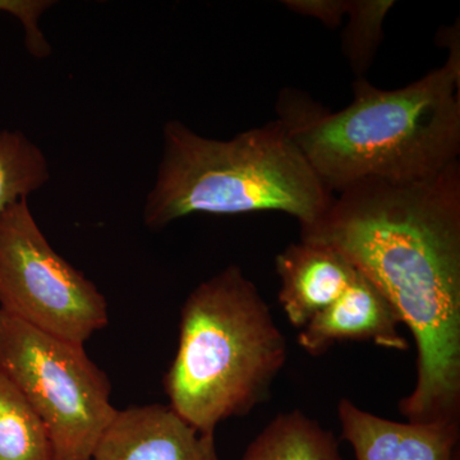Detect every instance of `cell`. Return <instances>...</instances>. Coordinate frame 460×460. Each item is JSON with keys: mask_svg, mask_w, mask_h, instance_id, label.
Returning a JSON list of instances; mask_svg holds the SVG:
<instances>
[{"mask_svg": "<svg viewBox=\"0 0 460 460\" xmlns=\"http://www.w3.org/2000/svg\"><path fill=\"white\" fill-rule=\"evenodd\" d=\"M301 239L347 257L410 329L417 376L399 402L404 419L460 423L459 162L420 180L353 184Z\"/></svg>", "mask_w": 460, "mask_h": 460, "instance_id": "cell-1", "label": "cell"}, {"mask_svg": "<svg viewBox=\"0 0 460 460\" xmlns=\"http://www.w3.org/2000/svg\"><path fill=\"white\" fill-rule=\"evenodd\" d=\"M341 438L357 460H456L460 436L456 422H399L362 410L341 398Z\"/></svg>", "mask_w": 460, "mask_h": 460, "instance_id": "cell-8", "label": "cell"}, {"mask_svg": "<svg viewBox=\"0 0 460 460\" xmlns=\"http://www.w3.org/2000/svg\"><path fill=\"white\" fill-rule=\"evenodd\" d=\"M50 180L49 164L38 145L20 129L0 131V213L41 190Z\"/></svg>", "mask_w": 460, "mask_h": 460, "instance_id": "cell-13", "label": "cell"}, {"mask_svg": "<svg viewBox=\"0 0 460 460\" xmlns=\"http://www.w3.org/2000/svg\"><path fill=\"white\" fill-rule=\"evenodd\" d=\"M0 371L40 417L53 460H93L118 410L107 374L84 345L51 337L0 311Z\"/></svg>", "mask_w": 460, "mask_h": 460, "instance_id": "cell-5", "label": "cell"}, {"mask_svg": "<svg viewBox=\"0 0 460 460\" xmlns=\"http://www.w3.org/2000/svg\"><path fill=\"white\" fill-rule=\"evenodd\" d=\"M0 460H53L47 428L23 393L2 371Z\"/></svg>", "mask_w": 460, "mask_h": 460, "instance_id": "cell-12", "label": "cell"}, {"mask_svg": "<svg viewBox=\"0 0 460 460\" xmlns=\"http://www.w3.org/2000/svg\"><path fill=\"white\" fill-rule=\"evenodd\" d=\"M393 0H349L343 51L357 78H365L384 38V21Z\"/></svg>", "mask_w": 460, "mask_h": 460, "instance_id": "cell-14", "label": "cell"}, {"mask_svg": "<svg viewBox=\"0 0 460 460\" xmlns=\"http://www.w3.org/2000/svg\"><path fill=\"white\" fill-rule=\"evenodd\" d=\"M93 460H222L215 434H204L169 404L118 410Z\"/></svg>", "mask_w": 460, "mask_h": 460, "instance_id": "cell-7", "label": "cell"}, {"mask_svg": "<svg viewBox=\"0 0 460 460\" xmlns=\"http://www.w3.org/2000/svg\"><path fill=\"white\" fill-rule=\"evenodd\" d=\"M287 356L265 299L230 265L199 284L181 307L177 353L163 381L169 405L199 431L215 434L269 398Z\"/></svg>", "mask_w": 460, "mask_h": 460, "instance_id": "cell-4", "label": "cell"}, {"mask_svg": "<svg viewBox=\"0 0 460 460\" xmlns=\"http://www.w3.org/2000/svg\"><path fill=\"white\" fill-rule=\"evenodd\" d=\"M242 460H345L319 420L295 410L279 413L251 441Z\"/></svg>", "mask_w": 460, "mask_h": 460, "instance_id": "cell-11", "label": "cell"}, {"mask_svg": "<svg viewBox=\"0 0 460 460\" xmlns=\"http://www.w3.org/2000/svg\"><path fill=\"white\" fill-rule=\"evenodd\" d=\"M279 304L290 325L301 330L334 304L359 271L335 248L299 239L275 259Z\"/></svg>", "mask_w": 460, "mask_h": 460, "instance_id": "cell-10", "label": "cell"}, {"mask_svg": "<svg viewBox=\"0 0 460 460\" xmlns=\"http://www.w3.org/2000/svg\"><path fill=\"white\" fill-rule=\"evenodd\" d=\"M394 308L359 272L358 278L299 332V347L310 356H321L341 341H372L386 349H410L407 339L399 332L401 325Z\"/></svg>", "mask_w": 460, "mask_h": 460, "instance_id": "cell-9", "label": "cell"}, {"mask_svg": "<svg viewBox=\"0 0 460 460\" xmlns=\"http://www.w3.org/2000/svg\"><path fill=\"white\" fill-rule=\"evenodd\" d=\"M332 201L334 195L278 119L230 140L204 137L169 120L142 217L148 229L162 230L192 214L279 211L304 229L319 222Z\"/></svg>", "mask_w": 460, "mask_h": 460, "instance_id": "cell-3", "label": "cell"}, {"mask_svg": "<svg viewBox=\"0 0 460 460\" xmlns=\"http://www.w3.org/2000/svg\"><path fill=\"white\" fill-rule=\"evenodd\" d=\"M445 36L443 66L398 90L356 78L353 102L341 111L281 90L278 120L332 195L362 181L420 180L459 162V32Z\"/></svg>", "mask_w": 460, "mask_h": 460, "instance_id": "cell-2", "label": "cell"}, {"mask_svg": "<svg viewBox=\"0 0 460 460\" xmlns=\"http://www.w3.org/2000/svg\"><path fill=\"white\" fill-rule=\"evenodd\" d=\"M0 311L78 345L109 323L107 298L50 246L27 199L0 213Z\"/></svg>", "mask_w": 460, "mask_h": 460, "instance_id": "cell-6", "label": "cell"}, {"mask_svg": "<svg viewBox=\"0 0 460 460\" xmlns=\"http://www.w3.org/2000/svg\"><path fill=\"white\" fill-rule=\"evenodd\" d=\"M348 2L349 0H286L283 4L296 13L316 18L330 29H337L347 14Z\"/></svg>", "mask_w": 460, "mask_h": 460, "instance_id": "cell-15", "label": "cell"}]
</instances>
